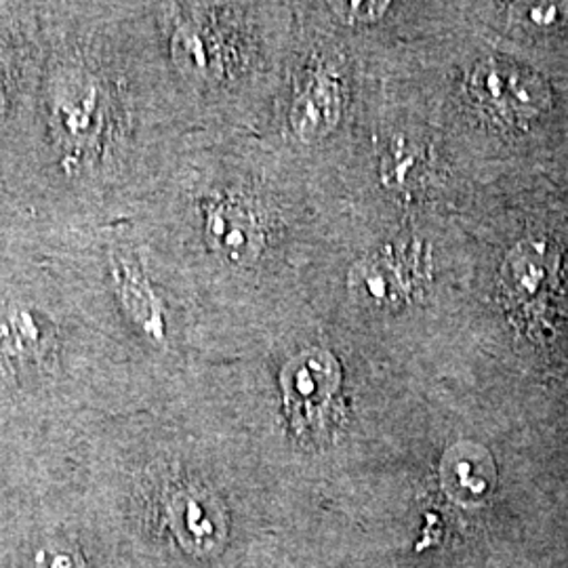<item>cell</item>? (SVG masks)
<instances>
[{"instance_id":"cell-3","label":"cell","mask_w":568,"mask_h":568,"mask_svg":"<svg viewBox=\"0 0 568 568\" xmlns=\"http://www.w3.org/2000/svg\"><path fill=\"white\" fill-rule=\"evenodd\" d=\"M206 241L227 262L246 264L264 248V225L244 201L224 199L206 211Z\"/></svg>"},{"instance_id":"cell-9","label":"cell","mask_w":568,"mask_h":568,"mask_svg":"<svg viewBox=\"0 0 568 568\" xmlns=\"http://www.w3.org/2000/svg\"><path fill=\"white\" fill-rule=\"evenodd\" d=\"M387 2H335L333 9L337 16L352 23L377 21L387 11Z\"/></svg>"},{"instance_id":"cell-8","label":"cell","mask_w":568,"mask_h":568,"mask_svg":"<svg viewBox=\"0 0 568 568\" xmlns=\"http://www.w3.org/2000/svg\"><path fill=\"white\" fill-rule=\"evenodd\" d=\"M213 39L196 28H187L182 32H175L173 37V51L175 58L187 65L190 70L206 72L215 65V47L211 44Z\"/></svg>"},{"instance_id":"cell-1","label":"cell","mask_w":568,"mask_h":568,"mask_svg":"<svg viewBox=\"0 0 568 568\" xmlns=\"http://www.w3.org/2000/svg\"><path fill=\"white\" fill-rule=\"evenodd\" d=\"M284 408L300 438L323 440L339 417L342 366L326 349H305L281 373Z\"/></svg>"},{"instance_id":"cell-2","label":"cell","mask_w":568,"mask_h":568,"mask_svg":"<svg viewBox=\"0 0 568 568\" xmlns=\"http://www.w3.org/2000/svg\"><path fill=\"white\" fill-rule=\"evenodd\" d=\"M558 262V251L549 243L525 241L518 244L501 270L506 304L527 316L544 314L556 288Z\"/></svg>"},{"instance_id":"cell-7","label":"cell","mask_w":568,"mask_h":568,"mask_svg":"<svg viewBox=\"0 0 568 568\" xmlns=\"http://www.w3.org/2000/svg\"><path fill=\"white\" fill-rule=\"evenodd\" d=\"M339 116V89L331 79H316L307 84L304 93L297 98L291 112V122L297 135L314 140L331 131Z\"/></svg>"},{"instance_id":"cell-5","label":"cell","mask_w":568,"mask_h":568,"mask_svg":"<svg viewBox=\"0 0 568 568\" xmlns=\"http://www.w3.org/2000/svg\"><path fill=\"white\" fill-rule=\"evenodd\" d=\"M352 291L365 302L375 305L398 304L410 284L408 265L396 264V260L377 255L365 260L352 270Z\"/></svg>"},{"instance_id":"cell-6","label":"cell","mask_w":568,"mask_h":568,"mask_svg":"<svg viewBox=\"0 0 568 568\" xmlns=\"http://www.w3.org/2000/svg\"><path fill=\"white\" fill-rule=\"evenodd\" d=\"M114 286L119 293V300L131 321L138 326H142L148 335L152 337H163V314L161 305L154 297V291L145 281L142 272L126 260H119L114 264Z\"/></svg>"},{"instance_id":"cell-4","label":"cell","mask_w":568,"mask_h":568,"mask_svg":"<svg viewBox=\"0 0 568 568\" xmlns=\"http://www.w3.org/2000/svg\"><path fill=\"white\" fill-rule=\"evenodd\" d=\"M51 331L41 316L18 305L0 307V377L18 375L28 366H41Z\"/></svg>"}]
</instances>
